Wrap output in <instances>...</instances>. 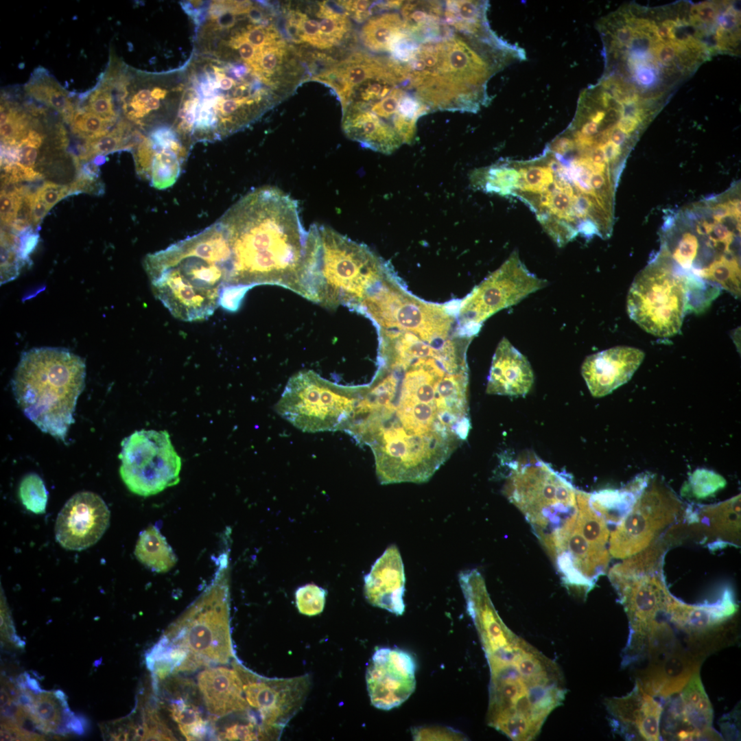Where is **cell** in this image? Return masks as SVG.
I'll return each instance as SVG.
<instances>
[{
    "label": "cell",
    "instance_id": "obj_1",
    "mask_svg": "<svg viewBox=\"0 0 741 741\" xmlns=\"http://www.w3.org/2000/svg\"><path fill=\"white\" fill-rule=\"evenodd\" d=\"M377 360L345 432L370 448L381 484L427 482L471 427L467 350L427 344Z\"/></svg>",
    "mask_w": 741,
    "mask_h": 741
},
{
    "label": "cell",
    "instance_id": "obj_2",
    "mask_svg": "<svg viewBox=\"0 0 741 741\" xmlns=\"http://www.w3.org/2000/svg\"><path fill=\"white\" fill-rule=\"evenodd\" d=\"M231 252L224 296L243 299L257 285H277L300 294L308 231L298 202L270 186L241 198L217 220Z\"/></svg>",
    "mask_w": 741,
    "mask_h": 741
},
{
    "label": "cell",
    "instance_id": "obj_3",
    "mask_svg": "<svg viewBox=\"0 0 741 741\" xmlns=\"http://www.w3.org/2000/svg\"><path fill=\"white\" fill-rule=\"evenodd\" d=\"M475 628L490 669L488 725L515 741H530L565 699L561 668L510 631L499 615Z\"/></svg>",
    "mask_w": 741,
    "mask_h": 741
},
{
    "label": "cell",
    "instance_id": "obj_4",
    "mask_svg": "<svg viewBox=\"0 0 741 741\" xmlns=\"http://www.w3.org/2000/svg\"><path fill=\"white\" fill-rule=\"evenodd\" d=\"M183 89L172 124L190 146L222 140L255 121L270 86L244 62L194 50L183 68Z\"/></svg>",
    "mask_w": 741,
    "mask_h": 741
},
{
    "label": "cell",
    "instance_id": "obj_5",
    "mask_svg": "<svg viewBox=\"0 0 741 741\" xmlns=\"http://www.w3.org/2000/svg\"><path fill=\"white\" fill-rule=\"evenodd\" d=\"M451 27L418 40L403 63L406 87L427 108L474 110L484 101L488 80L500 67L499 47Z\"/></svg>",
    "mask_w": 741,
    "mask_h": 741
},
{
    "label": "cell",
    "instance_id": "obj_6",
    "mask_svg": "<svg viewBox=\"0 0 741 741\" xmlns=\"http://www.w3.org/2000/svg\"><path fill=\"white\" fill-rule=\"evenodd\" d=\"M154 296L175 318L196 321L220 305L231 275V252L217 221L143 262Z\"/></svg>",
    "mask_w": 741,
    "mask_h": 741
},
{
    "label": "cell",
    "instance_id": "obj_7",
    "mask_svg": "<svg viewBox=\"0 0 741 741\" xmlns=\"http://www.w3.org/2000/svg\"><path fill=\"white\" fill-rule=\"evenodd\" d=\"M392 271L390 263L366 245L314 224L308 231L300 295L329 309L344 305L355 310Z\"/></svg>",
    "mask_w": 741,
    "mask_h": 741
},
{
    "label": "cell",
    "instance_id": "obj_8",
    "mask_svg": "<svg viewBox=\"0 0 741 741\" xmlns=\"http://www.w3.org/2000/svg\"><path fill=\"white\" fill-rule=\"evenodd\" d=\"M85 377L86 364L80 356L63 348H34L22 353L12 389L29 420L65 441Z\"/></svg>",
    "mask_w": 741,
    "mask_h": 741
},
{
    "label": "cell",
    "instance_id": "obj_9",
    "mask_svg": "<svg viewBox=\"0 0 741 741\" xmlns=\"http://www.w3.org/2000/svg\"><path fill=\"white\" fill-rule=\"evenodd\" d=\"M609 530L589 503V493L579 491L578 506L541 545L554 563L568 590L587 596L610 560Z\"/></svg>",
    "mask_w": 741,
    "mask_h": 741
},
{
    "label": "cell",
    "instance_id": "obj_10",
    "mask_svg": "<svg viewBox=\"0 0 741 741\" xmlns=\"http://www.w3.org/2000/svg\"><path fill=\"white\" fill-rule=\"evenodd\" d=\"M578 491L567 474L534 454L512 463L503 493L543 543L577 508Z\"/></svg>",
    "mask_w": 741,
    "mask_h": 741
},
{
    "label": "cell",
    "instance_id": "obj_11",
    "mask_svg": "<svg viewBox=\"0 0 741 741\" xmlns=\"http://www.w3.org/2000/svg\"><path fill=\"white\" fill-rule=\"evenodd\" d=\"M228 560L223 553L212 583L172 628L173 642L187 653L178 670L227 663L233 655L229 625Z\"/></svg>",
    "mask_w": 741,
    "mask_h": 741
},
{
    "label": "cell",
    "instance_id": "obj_12",
    "mask_svg": "<svg viewBox=\"0 0 741 741\" xmlns=\"http://www.w3.org/2000/svg\"><path fill=\"white\" fill-rule=\"evenodd\" d=\"M614 565L609 578L627 614L630 636L625 652L639 653L663 625L657 618L667 615L672 596L661 570V550L650 546Z\"/></svg>",
    "mask_w": 741,
    "mask_h": 741
},
{
    "label": "cell",
    "instance_id": "obj_13",
    "mask_svg": "<svg viewBox=\"0 0 741 741\" xmlns=\"http://www.w3.org/2000/svg\"><path fill=\"white\" fill-rule=\"evenodd\" d=\"M360 388L361 385L338 384L313 370H302L289 379L275 410L304 432H345Z\"/></svg>",
    "mask_w": 741,
    "mask_h": 741
},
{
    "label": "cell",
    "instance_id": "obj_14",
    "mask_svg": "<svg viewBox=\"0 0 741 741\" xmlns=\"http://www.w3.org/2000/svg\"><path fill=\"white\" fill-rule=\"evenodd\" d=\"M103 77L112 86L120 118L148 132L173 124L183 93V69L150 73L113 58Z\"/></svg>",
    "mask_w": 741,
    "mask_h": 741
},
{
    "label": "cell",
    "instance_id": "obj_15",
    "mask_svg": "<svg viewBox=\"0 0 741 741\" xmlns=\"http://www.w3.org/2000/svg\"><path fill=\"white\" fill-rule=\"evenodd\" d=\"M687 278L667 260L650 263L634 279L627 296L630 318L658 337L677 334L689 309Z\"/></svg>",
    "mask_w": 741,
    "mask_h": 741
},
{
    "label": "cell",
    "instance_id": "obj_16",
    "mask_svg": "<svg viewBox=\"0 0 741 741\" xmlns=\"http://www.w3.org/2000/svg\"><path fill=\"white\" fill-rule=\"evenodd\" d=\"M121 446L119 475L132 493L148 497L179 482L181 458L166 430L135 431Z\"/></svg>",
    "mask_w": 741,
    "mask_h": 741
},
{
    "label": "cell",
    "instance_id": "obj_17",
    "mask_svg": "<svg viewBox=\"0 0 741 741\" xmlns=\"http://www.w3.org/2000/svg\"><path fill=\"white\" fill-rule=\"evenodd\" d=\"M547 284L545 280L531 273L520 260L518 252H513L497 270L458 302V329L462 334L473 338L492 315L517 304Z\"/></svg>",
    "mask_w": 741,
    "mask_h": 741
},
{
    "label": "cell",
    "instance_id": "obj_18",
    "mask_svg": "<svg viewBox=\"0 0 741 741\" xmlns=\"http://www.w3.org/2000/svg\"><path fill=\"white\" fill-rule=\"evenodd\" d=\"M247 704L255 711L269 738H279L282 729L301 708L310 679L305 674L287 679H266L237 666Z\"/></svg>",
    "mask_w": 741,
    "mask_h": 741
},
{
    "label": "cell",
    "instance_id": "obj_19",
    "mask_svg": "<svg viewBox=\"0 0 741 741\" xmlns=\"http://www.w3.org/2000/svg\"><path fill=\"white\" fill-rule=\"evenodd\" d=\"M678 513L677 504L663 501L656 494L642 498L610 534V554L625 559L645 550L661 530L674 521Z\"/></svg>",
    "mask_w": 741,
    "mask_h": 741
},
{
    "label": "cell",
    "instance_id": "obj_20",
    "mask_svg": "<svg viewBox=\"0 0 741 741\" xmlns=\"http://www.w3.org/2000/svg\"><path fill=\"white\" fill-rule=\"evenodd\" d=\"M190 148L172 125L155 128L132 150L136 172L154 188L167 189L178 178Z\"/></svg>",
    "mask_w": 741,
    "mask_h": 741
},
{
    "label": "cell",
    "instance_id": "obj_21",
    "mask_svg": "<svg viewBox=\"0 0 741 741\" xmlns=\"http://www.w3.org/2000/svg\"><path fill=\"white\" fill-rule=\"evenodd\" d=\"M416 668L415 660L406 651L390 648L377 650L366 673L372 705L390 710L405 702L415 690Z\"/></svg>",
    "mask_w": 741,
    "mask_h": 741
},
{
    "label": "cell",
    "instance_id": "obj_22",
    "mask_svg": "<svg viewBox=\"0 0 741 741\" xmlns=\"http://www.w3.org/2000/svg\"><path fill=\"white\" fill-rule=\"evenodd\" d=\"M110 510L97 494L81 491L73 495L59 512L55 536L66 550L80 551L95 544L110 524Z\"/></svg>",
    "mask_w": 741,
    "mask_h": 741
},
{
    "label": "cell",
    "instance_id": "obj_23",
    "mask_svg": "<svg viewBox=\"0 0 741 741\" xmlns=\"http://www.w3.org/2000/svg\"><path fill=\"white\" fill-rule=\"evenodd\" d=\"M666 733L679 740H718L712 728L713 710L701 683L695 673L671 702L668 709Z\"/></svg>",
    "mask_w": 741,
    "mask_h": 741
},
{
    "label": "cell",
    "instance_id": "obj_24",
    "mask_svg": "<svg viewBox=\"0 0 741 741\" xmlns=\"http://www.w3.org/2000/svg\"><path fill=\"white\" fill-rule=\"evenodd\" d=\"M605 702L611 726L618 733L627 738L660 740L663 708L638 681L629 694L607 699Z\"/></svg>",
    "mask_w": 741,
    "mask_h": 741
},
{
    "label": "cell",
    "instance_id": "obj_25",
    "mask_svg": "<svg viewBox=\"0 0 741 741\" xmlns=\"http://www.w3.org/2000/svg\"><path fill=\"white\" fill-rule=\"evenodd\" d=\"M644 357V352L638 349L615 346L587 357L582 375L591 394L601 397L626 383Z\"/></svg>",
    "mask_w": 741,
    "mask_h": 741
},
{
    "label": "cell",
    "instance_id": "obj_26",
    "mask_svg": "<svg viewBox=\"0 0 741 741\" xmlns=\"http://www.w3.org/2000/svg\"><path fill=\"white\" fill-rule=\"evenodd\" d=\"M405 576L402 558L395 545L389 546L364 577V592L373 606L397 615L405 611Z\"/></svg>",
    "mask_w": 741,
    "mask_h": 741
},
{
    "label": "cell",
    "instance_id": "obj_27",
    "mask_svg": "<svg viewBox=\"0 0 741 741\" xmlns=\"http://www.w3.org/2000/svg\"><path fill=\"white\" fill-rule=\"evenodd\" d=\"M534 375L527 358L503 338L494 353L486 392L491 395L524 397L531 389Z\"/></svg>",
    "mask_w": 741,
    "mask_h": 741
},
{
    "label": "cell",
    "instance_id": "obj_28",
    "mask_svg": "<svg viewBox=\"0 0 741 741\" xmlns=\"http://www.w3.org/2000/svg\"><path fill=\"white\" fill-rule=\"evenodd\" d=\"M198 685L208 711L215 717L249 710L237 669L209 668L198 677Z\"/></svg>",
    "mask_w": 741,
    "mask_h": 741
},
{
    "label": "cell",
    "instance_id": "obj_29",
    "mask_svg": "<svg viewBox=\"0 0 741 741\" xmlns=\"http://www.w3.org/2000/svg\"><path fill=\"white\" fill-rule=\"evenodd\" d=\"M689 652L677 650L662 660H655L637 681L653 696L668 698L679 693L698 672L701 660Z\"/></svg>",
    "mask_w": 741,
    "mask_h": 741
},
{
    "label": "cell",
    "instance_id": "obj_30",
    "mask_svg": "<svg viewBox=\"0 0 741 741\" xmlns=\"http://www.w3.org/2000/svg\"><path fill=\"white\" fill-rule=\"evenodd\" d=\"M737 610L732 593L726 590L722 598L713 604L690 605L674 597L667 609L670 620L690 634H706L732 616Z\"/></svg>",
    "mask_w": 741,
    "mask_h": 741
},
{
    "label": "cell",
    "instance_id": "obj_31",
    "mask_svg": "<svg viewBox=\"0 0 741 741\" xmlns=\"http://www.w3.org/2000/svg\"><path fill=\"white\" fill-rule=\"evenodd\" d=\"M412 35L408 31L401 15L387 12L369 19L361 30V39L369 49L395 54Z\"/></svg>",
    "mask_w": 741,
    "mask_h": 741
},
{
    "label": "cell",
    "instance_id": "obj_32",
    "mask_svg": "<svg viewBox=\"0 0 741 741\" xmlns=\"http://www.w3.org/2000/svg\"><path fill=\"white\" fill-rule=\"evenodd\" d=\"M24 91L26 95L53 108L66 122L70 123L76 105L69 93L45 70H35L25 85Z\"/></svg>",
    "mask_w": 741,
    "mask_h": 741
},
{
    "label": "cell",
    "instance_id": "obj_33",
    "mask_svg": "<svg viewBox=\"0 0 741 741\" xmlns=\"http://www.w3.org/2000/svg\"><path fill=\"white\" fill-rule=\"evenodd\" d=\"M134 555L141 563L157 573L169 572L177 562V557L166 539L153 525L139 534Z\"/></svg>",
    "mask_w": 741,
    "mask_h": 741
},
{
    "label": "cell",
    "instance_id": "obj_34",
    "mask_svg": "<svg viewBox=\"0 0 741 741\" xmlns=\"http://www.w3.org/2000/svg\"><path fill=\"white\" fill-rule=\"evenodd\" d=\"M143 134L130 122L119 118L117 123L106 134L95 140L86 141L83 151L75 160L77 167L80 161L90 160L97 155L122 150H131L138 144Z\"/></svg>",
    "mask_w": 741,
    "mask_h": 741
},
{
    "label": "cell",
    "instance_id": "obj_35",
    "mask_svg": "<svg viewBox=\"0 0 741 741\" xmlns=\"http://www.w3.org/2000/svg\"><path fill=\"white\" fill-rule=\"evenodd\" d=\"M636 495L628 490H603L589 494V503L607 524L617 525L633 509Z\"/></svg>",
    "mask_w": 741,
    "mask_h": 741
},
{
    "label": "cell",
    "instance_id": "obj_36",
    "mask_svg": "<svg viewBox=\"0 0 741 741\" xmlns=\"http://www.w3.org/2000/svg\"><path fill=\"white\" fill-rule=\"evenodd\" d=\"M702 521L716 534L731 540L738 538L740 530V497L702 510Z\"/></svg>",
    "mask_w": 741,
    "mask_h": 741
},
{
    "label": "cell",
    "instance_id": "obj_37",
    "mask_svg": "<svg viewBox=\"0 0 741 741\" xmlns=\"http://www.w3.org/2000/svg\"><path fill=\"white\" fill-rule=\"evenodd\" d=\"M694 275L720 285L734 296L740 294V268L732 252L718 255Z\"/></svg>",
    "mask_w": 741,
    "mask_h": 741
},
{
    "label": "cell",
    "instance_id": "obj_38",
    "mask_svg": "<svg viewBox=\"0 0 741 741\" xmlns=\"http://www.w3.org/2000/svg\"><path fill=\"white\" fill-rule=\"evenodd\" d=\"M169 712L178 724L180 733L187 740H198L205 738L207 723L195 705L183 699L177 700L171 704Z\"/></svg>",
    "mask_w": 741,
    "mask_h": 741
},
{
    "label": "cell",
    "instance_id": "obj_39",
    "mask_svg": "<svg viewBox=\"0 0 741 741\" xmlns=\"http://www.w3.org/2000/svg\"><path fill=\"white\" fill-rule=\"evenodd\" d=\"M76 108L114 123H117L120 118L112 87L103 78L99 84L84 97L81 106L77 105Z\"/></svg>",
    "mask_w": 741,
    "mask_h": 741
},
{
    "label": "cell",
    "instance_id": "obj_40",
    "mask_svg": "<svg viewBox=\"0 0 741 741\" xmlns=\"http://www.w3.org/2000/svg\"><path fill=\"white\" fill-rule=\"evenodd\" d=\"M318 16L321 39L325 49L337 45L350 29V22L345 14L338 12L325 3L320 5Z\"/></svg>",
    "mask_w": 741,
    "mask_h": 741
},
{
    "label": "cell",
    "instance_id": "obj_41",
    "mask_svg": "<svg viewBox=\"0 0 741 741\" xmlns=\"http://www.w3.org/2000/svg\"><path fill=\"white\" fill-rule=\"evenodd\" d=\"M19 497L27 510L35 514L45 513L48 492L43 479L36 473L25 475L20 482Z\"/></svg>",
    "mask_w": 741,
    "mask_h": 741
},
{
    "label": "cell",
    "instance_id": "obj_42",
    "mask_svg": "<svg viewBox=\"0 0 741 741\" xmlns=\"http://www.w3.org/2000/svg\"><path fill=\"white\" fill-rule=\"evenodd\" d=\"M117 123L76 108L69 123L72 132L85 141L95 140L108 133Z\"/></svg>",
    "mask_w": 741,
    "mask_h": 741
},
{
    "label": "cell",
    "instance_id": "obj_43",
    "mask_svg": "<svg viewBox=\"0 0 741 741\" xmlns=\"http://www.w3.org/2000/svg\"><path fill=\"white\" fill-rule=\"evenodd\" d=\"M326 596V590L314 584L301 587L296 591L297 609L308 616L318 615L324 609Z\"/></svg>",
    "mask_w": 741,
    "mask_h": 741
},
{
    "label": "cell",
    "instance_id": "obj_44",
    "mask_svg": "<svg viewBox=\"0 0 741 741\" xmlns=\"http://www.w3.org/2000/svg\"><path fill=\"white\" fill-rule=\"evenodd\" d=\"M78 169V176L69 186V195L83 192L101 194L104 191V186L99 178V172L97 165L95 162L88 163L82 167Z\"/></svg>",
    "mask_w": 741,
    "mask_h": 741
},
{
    "label": "cell",
    "instance_id": "obj_45",
    "mask_svg": "<svg viewBox=\"0 0 741 741\" xmlns=\"http://www.w3.org/2000/svg\"><path fill=\"white\" fill-rule=\"evenodd\" d=\"M725 480L720 475L707 470L698 469L690 478L692 492L697 498H703L725 486Z\"/></svg>",
    "mask_w": 741,
    "mask_h": 741
},
{
    "label": "cell",
    "instance_id": "obj_46",
    "mask_svg": "<svg viewBox=\"0 0 741 741\" xmlns=\"http://www.w3.org/2000/svg\"><path fill=\"white\" fill-rule=\"evenodd\" d=\"M699 246L696 236L690 233H685L675 247L672 252V258L683 269L688 270L692 268Z\"/></svg>",
    "mask_w": 741,
    "mask_h": 741
},
{
    "label": "cell",
    "instance_id": "obj_47",
    "mask_svg": "<svg viewBox=\"0 0 741 741\" xmlns=\"http://www.w3.org/2000/svg\"><path fill=\"white\" fill-rule=\"evenodd\" d=\"M25 189L24 187H14L10 191L1 189L0 211L1 223L3 226H12Z\"/></svg>",
    "mask_w": 741,
    "mask_h": 741
},
{
    "label": "cell",
    "instance_id": "obj_48",
    "mask_svg": "<svg viewBox=\"0 0 741 741\" xmlns=\"http://www.w3.org/2000/svg\"><path fill=\"white\" fill-rule=\"evenodd\" d=\"M266 738L261 729L253 723L235 722L220 733V740H256Z\"/></svg>",
    "mask_w": 741,
    "mask_h": 741
},
{
    "label": "cell",
    "instance_id": "obj_49",
    "mask_svg": "<svg viewBox=\"0 0 741 741\" xmlns=\"http://www.w3.org/2000/svg\"><path fill=\"white\" fill-rule=\"evenodd\" d=\"M42 178L35 169L25 167L18 163L1 167V187L14 185L22 181H32Z\"/></svg>",
    "mask_w": 741,
    "mask_h": 741
},
{
    "label": "cell",
    "instance_id": "obj_50",
    "mask_svg": "<svg viewBox=\"0 0 741 741\" xmlns=\"http://www.w3.org/2000/svg\"><path fill=\"white\" fill-rule=\"evenodd\" d=\"M297 28L298 41L307 43L319 49H325L320 37L318 21L309 19L305 14L298 12Z\"/></svg>",
    "mask_w": 741,
    "mask_h": 741
},
{
    "label": "cell",
    "instance_id": "obj_51",
    "mask_svg": "<svg viewBox=\"0 0 741 741\" xmlns=\"http://www.w3.org/2000/svg\"><path fill=\"white\" fill-rule=\"evenodd\" d=\"M69 186L45 182L35 192L36 196L47 205L49 210L64 197L69 196Z\"/></svg>",
    "mask_w": 741,
    "mask_h": 741
},
{
    "label": "cell",
    "instance_id": "obj_52",
    "mask_svg": "<svg viewBox=\"0 0 741 741\" xmlns=\"http://www.w3.org/2000/svg\"><path fill=\"white\" fill-rule=\"evenodd\" d=\"M414 740H463L462 733L447 727H418L413 730Z\"/></svg>",
    "mask_w": 741,
    "mask_h": 741
},
{
    "label": "cell",
    "instance_id": "obj_53",
    "mask_svg": "<svg viewBox=\"0 0 741 741\" xmlns=\"http://www.w3.org/2000/svg\"><path fill=\"white\" fill-rule=\"evenodd\" d=\"M355 20L362 21L370 14L373 3L369 1H342L338 3Z\"/></svg>",
    "mask_w": 741,
    "mask_h": 741
},
{
    "label": "cell",
    "instance_id": "obj_54",
    "mask_svg": "<svg viewBox=\"0 0 741 741\" xmlns=\"http://www.w3.org/2000/svg\"><path fill=\"white\" fill-rule=\"evenodd\" d=\"M691 12L692 16H696L702 23H712L717 16L716 9L707 3L694 6Z\"/></svg>",
    "mask_w": 741,
    "mask_h": 741
},
{
    "label": "cell",
    "instance_id": "obj_55",
    "mask_svg": "<svg viewBox=\"0 0 741 741\" xmlns=\"http://www.w3.org/2000/svg\"><path fill=\"white\" fill-rule=\"evenodd\" d=\"M49 211L47 205L34 193L32 210V226H37Z\"/></svg>",
    "mask_w": 741,
    "mask_h": 741
},
{
    "label": "cell",
    "instance_id": "obj_56",
    "mask_svg": "<svg viewBox=\"0 0 741 741\" xmlns=\"http://www.w3.org/2000/svg\"><path fill=\"white\" fill-rule=\"evenodd\" d=\"M655 50L659 59L664 64L671 63L677 54L671 44L659 43L656 45Z\"/></svg>",
    "mask_w": 741,
    "mask_h": 741
},
{
    "label": "cell",
    "instance_id": "obj_57",
    "mask_svg": "<svg viewBox=\"0 0 741 741\" xmlns=\"http://www.w3.org/2000/svg\"><path fill=\"white\" fill-rule=\"evenodd\" d=\"M635 79L640 85L648 86L652 84L655 81L656 75L652 69H650L648 67L641 66L640 67L637 68Z\"/></svg>",
    "mask_w": 741,
    "mask_h": 741
},
{
    "label": "cell",
    "instance_id": "obj_58",
    "mask_svg": "<svg viewBox=\"0 0 741 741\" xmlns=\"http://www.w3.org/2000/svg\"><path fill=\"white\" fill-rule=\"evenodd\" d=\"M602 149L608 164L615 163L622 154V148L611 141L602 144Z\"/></svg>",
    "mask_w": 741,
    "mask_h": 741
},
{
    "label": "cell",
    "instance_id": "obj_59",
    "mask_svg": "<svg viewBox=\"0 0 741 741\" xmlns=\"http://www.w3.org/2000/svg\"><path fill=\"white\" fill-rule=\"evenodd\" d=\"M634 37V31L631 26H622L619 27L615 33V38L618 47L628 44Z\"/></svg>",
    "mask_w": 741,
    "mask_h": 741
},
{
    "label": "cell",
    "instance_id": "obj_60",
    "mask_svg": "<svg viewBox=\"0 0 741 741\" xmlns=\"http://www.w3.org/2000/svg\"><path fill=\"white\" fill-rule=\"evenodd\" d=\"M639 123L635 118L631 116H622L616 123V126L625 134H628L637 129Z\"/></svg>",
    "mask_w": 741,
    "mask_h": 741
},
{
    "label": "cell",
    "instance_id": "obj_61",
    "mask_svg": "<svg viewBox=\"0 0 741 741\" xmlns=\"http://www.w3.org/2000/svg\"><path fill=\"white\" fill-rule=\"evenodd\" d=\"M712 215L715 223H722V221L727 217H732L728 203H719L712 209Z\"/></svg>",
    "mask_w": 741,
    "mask_h": 741
},
{
    "label": "cell",
    "instance_id": "obj_62",
    "mask_svg": "<svg viewBox=\"0 0 741 741\" xmlns=\"http://www.w3.org/2000/svg\"><path fill=\"white\" fill-rule=\"evenodd\" d=\"M608 137L609 141L621 147L626 142L628 134L618 129L615 124L609 127Z\"/></svg>",
    "mask_w": 741,
    "mask_h": 741
},
{
    "label": "cell",
    "instance_id": "obj_63",
    "mask_svg": "<svg viewBox=\"0 0 741 741\" xmlns=\"http://www.w3.org/2000/svg\"><path fill=\"white\" fill-rule=\"evenodd\" d=\"M738 21L737 14L734 11L733 12H727L722 16L719 27L731 31L735 27Z\"/></svg>",
    "mask_w": 741,
    "mask_h": 741
},
{
    "label": "cell",
    "instance_id": "obj_64",
    "mask_svg": "<svg viewBox=\"0 0 741 741\" xmlns=\"http://www.w3.org/2000/svg\"><path fill=\"white\" fill-rule=\"evenodd\" d=\"M714 223L701 221L696 225V232L701 235H708L712 231Z\"/></svg>",
    "mask_w": 741,
    "mask_h": 741
}]
</instances>
